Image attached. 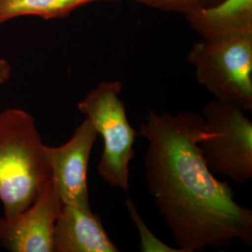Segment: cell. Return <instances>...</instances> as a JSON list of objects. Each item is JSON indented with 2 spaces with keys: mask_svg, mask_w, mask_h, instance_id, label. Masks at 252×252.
I'll use <instances>...</instances> for the list:
<instances>
[{
  "mask_svg": "<svg viewBox=\"0 0 252 252\" xmlns=\"http://www.w3.org/2000/svg\"><path fill=\"white\" fill-rule=\"evenodd\" d=\"M209 133L198 113L154 110L138 132L148 141V190L180 252L252 244V209L235 201L229 182L217 179L201 152Z\"/></svg>",
  "mask_w": 252,
  "mask_h": 252,
  "instance_id": "6da1fadb",
  "label": "cell"
},
{
  "mask_svg": "<svg viewBox=\"0 0 252 252\" xmlns=\"http://www.w3.org/2000/svg\"><path fill=\"white\" fill-rule=\"evenodd\" d=\"M50 179L46 145L34 117L23 108L1 111L0 201L3 216H14L30 207Z\"/></svg>",
  "mask_w": 252,
  "mask_h": 252,
  "instance_id": "7a4b0ae2",
  "label": "cell"
},
{
  "mask_svg": "<svg viewBox=\"0 0 252 252\" xmlns=\"http://www.w3.org/2000/svg\"><path fill=\"white\" fill-rule=\"evenodd\" d=\"M123 87L121 81H101L78 103V108L103 139V151L96 167L100 178L109 186L127 191L138 133L126 115V105L121 98Z\"/></svg>",
  "mask_w": 252,
  "mask_h": 252,
  "instance_id": "3957f363",
  "label": "cell"
},
{
  "mask_svg": "<svg viewBox=\"0 0 252 252\" xmlns=\"http://www.w3.org/2000/svg\"><path fill=\"white\" fill-rule=\"evenodd\" d=\"M188 62L195 78L216 100L252 111V34L200 39L191 46Z\"/></svg>",
  "mask_w": 252,
  "mask_h": 252,
  "instance_id": "277c9868",
  "label": "cell"
},
{
  "mask_svg": "<svg viewBox=\"0 0 252 252\" xmlns=\"http://www.w3.org/2000/svg\"><path fill=\"white\" fill-rule=\"evenodd\" d=\"M234 105L211 100L202 109L209 135L200 141L207 166L239 185L252 178V122Z\"/></svg>",
  "mask_w": 252,
  "mask_h": 252,
  "instance_id": "5b68a950",
  "label": "cell"
},
{
  "mask_svg": "<svg viewBox=\"0 0 252 252\" xmlns=\"http://www.w3.org/2000/svg\"><path fill=\"white\" fill-rule=\"evenodd\" d=\"M63 206L54 181H47L34 203L14 216H0V249L53 252L54 229Z\"/></svg>",
  "mask_w": 252,
  "mask_h": 252,
  "instance_id": "8992f818",
  "label": "cell"
},
{
  "mask_svg": "<svg viewBox=\"0 0 252 252\" xmlns=\"http://www.w3.org/2000/svg\"><path fill=\"white\" fill-rule=\"evenodd\" d=\"M97 136L94 126L85 118L65 143L46 146L51 177L63 204L91 208L87 170Z\"/></svg>",
  "mask_w": 252,
  "mask_h": 252,
  "instance_id": "52a82bcc",
  "label": "cell"
},
{
  "mask_svg": "<svg viewBox=\"0 0 252 252\" xmlns=\"http://www.w3.org/2000/svg\"><path fill=\"white\" fill-rule=\"evenodd\" d=\"M99 215L91 208L63 204L54 229L53 252H118Z\"/></svg>",
  "mask_w": 252,
  "mask_h": 252,
  "instance_id": "ba28073f",
  "label": "cell"
},
{
  "mask_svg": "<svg viewBox=\"0 0 252 252\" xmlns=\"http://www.w3.org/2000/svg\"><path fill=\"white\" fill-rule=\"evenodd\" d=\"M185 16L204 39L252 34V0H221Z\"/></svg>",
  "mask_w": 252,
  "mask_h": 252,
  "instance_id": "9c48e42d",
  "label": "cell"
},
{
  "mask_svg": "<svg viewBox=\"0 0 252 252\" xmlns=\"http://www.w3.org/2000/svg\"><path fill=\"white\" fill-rule=\"evenodd\" d=\"M96 1L121 0H0V24L29 15L44 19L61 18L85 4Z\"/></svg>",
  "mask_w": 252,
  "mask_h": 252,
  "instance_id": "30bf717a",
  "label": "cell"
},
{
  "mask_svg": "<svg viewBox=\"0 0 252 252\" xmlns=\"http://www.w3.org/2000/svg\"><path fill=\"white\" fill-rule=\"evenodd\" d=\"M126 206L128 209L129 215L131 217L133 222L140 236V252H180L179 249L172 248L170 246L163 243L160 239H158L152 231L146 225L143 219L139 215L136 210L132 199L127 198Z\"/></svg>",
  "mask_w": 252,
  "mask_h": 252,
  "instance_id": "8fae6325",
  "label": "cell"
},
{
  "mask_svg": "<svg viewBox=\"0 0 252 252\" xmlns=\"http://www.w3.org/2000/svg\"><path fill=\"white\" fill-rule=\"evenodd\" d=\"M153 9L187 15L198 9L210 8L221 0H134Z\"/></svg>",
  "mask_w": 252,
  "mask_h": 252,
  "instance_id": "7c38bea8",
  "label": "cell"
},
{
  "mask_svg": "<svg viewBox=\"0 0 252 252\" xmlns=\"http://www.w3.org/2000/svg\"><path fill=\"white\" fill-rule=\"evenodd\" d=\"M11 65L4 59H0V86L9 81L11 75Z\"/></svg>",
  "mask_w": 252,
  "mask_h": 252,
  "instance_id": "4fadbf2b",
  "label": "cell"
}]
</instances>
